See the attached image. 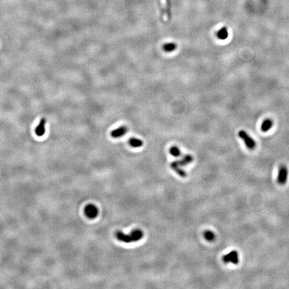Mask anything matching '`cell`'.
Wrapping results in <instances>:
<instances>
[{
    "instance_id": "cell-2",
    "label": "cell",
    "mask_w": 289,
    "mask_h": 289,
    "mask_svg": "<svg viewBox=\"0 0 289 289\" xmlns=\"http://www.w3.org/2000/svg\"><path fill=\"white\" fill-rule=\"evenodd\" d=\"M238 136L240 139L243 140V141L244 142L246 146L248 147V149L250 150H253L255 149L256 145L255 141L246 132L243 131V130H241V131L238 132Z\"/></svg>"
},
{
    "instance_id": "cell-12",
    "label": "cell",
    "mask_w": 289,
    "mask_h": 289,
    "mask_svg": "<svg viewBox=\"0 0 289 289\" xmlns=\"http://www.w3.org/2000/svg\"><path fill=\"white\" fill-rule=\"evenodd\" d=\"M129 143L132 147H134V148L141 147V146H143V143L141 140L137 139V138H133V137H132L129 139Z\"/></svg>"
},
{
    "instance_id": "cell-5",
    "label": "cell",
    "mask_w": 289,
    "mask_h": 289,
    "mask_svg": "<svg viewBox=\"0 0 289 289\" xmlns=\"http://www.w3.org/2000/svg\"><path fill=\"white\" fill-rule=\"evenodd\" d=\"M84 214L89 219H94L98 216L99 209L93 204H88L84 208Z\"/></svg>"
},
{
    "instance_id": "cell-1",
    "label": "cell",
    "mask_w": 289,
    "mask_h": 289,
    "mask_svg": "<svg viewBox=\"0 0 289 289\" xmlns=\"http://www.w3.org/2000/svg\"><path fill=\"white\" fill-rule=\"evenodd\" d=\"M143 233L141 230L136 229L133 230L129 234H125L122 232L117 231L115 233V237L119 241L125 243H131L137 242L142 238Z\"/></svg>"
},
{
    "instance_id": "cell-13",
    "label": "cell",
    "mask_w": 289,
    "mask_h": 289,
    "mask_svg": "<svg viewBox=\"0 0 289 289\" xmlns=\"http://www.w3.org/2000/svg\"><path fill=\"white\" fill-rule=\"evenodd\" d=\"M177 44H175L174 42L167 43L163 46V50L166 52H171L174 51L177 48Z\"/></svg>"
},
{
    "instance_id": "cell-7",
    "label": "cell",
    "mask_w": 289,
    "mask_h": 289,
    "mask_svg": "<svg viewBox=\"0 0 289 289\" xmlns=\"http://www.w3.org/2000/svg\"><path fill=\"white\" fill-rule=\"evenodd\" d=\"M46 123V120L44 118H42L41 119V121L39 122V125H38L35 129V134H36L38 137H42L44 135L46 129H45V125Z\"/></svg>"
},
{
    "instance_id": "cell-6",
    "label": "cell",
    "mask_w": 289,
    "mask_h": 289,
    "mask_svg": "<svg viewBox=\"0 0 289 289\" xmlns=\"http://www.w3.org/2000/svg\"><path fill=\"white\" fill-rule=\"evenodd\" d=\"M170 167L173 170H174L181 177L185 178L187 177V173L181 167V166L179 165V163H177V161H174V162H171L170 164Z\"/></svg>"
},
{
    "instance_id": "cell-3",
    "label": "cell",
    "mask_w": 289,
    "mask_h": 289,
    "mask_svg": "<svg viewBox=\"0 0 289 289\" xmlns=\"http://www.w3.org/2000/svg\"><path fill=\"white\" fill-rule=\"evenodd\" d=\"M288 179V169L285 165H282L280 166L278 169L277 182L281 185H285Z\"/></svg>"
},
{
    "instance_id": "cell-8",
    "label": "cell",
    "mask_w": 289,
    "mask_h": 289,
    "mask_svg": "<svg viewBox=\"0 0 289 289\" xmlns=\"http://www.w3.org/2000/svg\"><path fill=\"white\" fill-rule=\"evenodd\" d=\"M127 132V127L125 126H121L117 129L111 131V135L113 138H119L123 136Z\"/></svg>"
},
{
    "instance_id": "cell-10",
    "label": "cell",
    "mask_w": 289,
    "mask_h": 289,
    "mask_svg": "<svg viewBox=\"0 0 289 289\" xmlns=\"http://www.w3.org/2000/svg\"><path fill=\"white\" fill-rule=\"evenodd\" d=\"M273 125H274V122L272 121V120L270 119H267L263 121L262 124L261 125V127H260V129H261V131L262 132H264V133L267 132L269 131L271 128H272Z\"/></svg>"
},
{
    "instance_id": "cell-11",
    "label": "cell",
    "mask_w": 289,
    "mask_h": 289,
    "mask_svg": "<svg viewBox=\"0 0 289 289\" xmlns=\"http://www.w3.org/2000/svg\"><path fill=\"white\" fill-rule=\"evenodd\" d=\"M217 37L221 40H226L228 37V31L226 27H223L217 32Z\"/></svg>"
},
{
    "instance_id": "cell-9",
    "label": "cell",
    "mask_w": 289,
    "mask_h": 289,
    "mask_svg": "<svg viewBox=\"0 0 289 289\" xmlns=\"http://www.w3.org/2000/svg\"><path fill=\"white\" fill-rule=\"evenodd\" d=\"M177 163H179L181 167H183V166H185L187 165L190 164L191 162H193V156L190 154H187L183 156V157L180 160H177Z\"/></svg>"
},
{
    "instance_id": "cell-4",
    "label": "cell",
    "mask_w": 289,
    "mask_h": 289,
    "mask_svg": "<svg viewBox=\"0 0 289 289\" xmlns=\"http://www.w3.org/2000/svg\"><path fill=\"white\" fill-rule=\"evenodd\" d=\"M222 260L226 264H227L229 262H232L234 264H238L239 262L238 254L236 250H232V252H230L227 254L223 256Z\"/></svg>"
},
{
    "instance_id": "cell-14",
    "label": "cell",
    "mask_w": 289,
    "mask_h": 289,
    "mask_svg": "<svg viewBox=\"0 0 289 289\" xmlns=\"http://www.w3.org/2000/svg\"><path fill=\"white\" fill-rule=\"evenodd\" d=\"M204 238H205V239L206 240H208V242L214 241L215 238H216L215 234L213 232L209 231V230H206V231L204 232Z\"/></svg>"
},
{
    "instance_id": "cell-15",
    "label": "cell",
    "mask_w": 289,
    "mask_h": 289,
    "mask_svg": "<svg viewBox=\"0 0 289 289\" xmlns=\"http://www.w3.org/2000/svg\"><path fill=\"white\" fill-rule=\"evenodd\" d=\"M170 154L175 157H179L181 155V151L180 149L176 146L171 147L169 149Z\"/></svg>"
}]
</instances>
